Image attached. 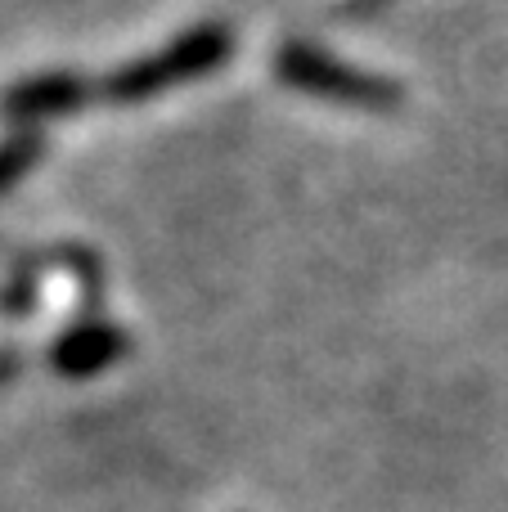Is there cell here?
Listing matches in <instances>:
<instances>
[{
    "instance_id": "obj_1",
    "label": "cell",
    "mask_w": 508,
    "mask_h": 512,
    "mask_svg": "<svg viewBox=\"0 0 508 512\" xmlns=\"http://www.w3.org/2000/svg\"><path fill=\"white\" fill-rule=\"evenodd\" d=\"M234 50V32L225 23H198L185 36H176L171 45H162L149 59L126 63L122 72L104 81V99L108 104H144V99H158L162 90L198 81L207 72L225 68Z\"/></svg>"
},
{
    "instance_id": "obj_2",
    "label": "cell",
    "mask_w": 508,
    "mask_h": 512,
    "mask_svg": "<svg viewBox=\"0 0 508 512\" xmlns=\"http://www.w3.org/2000/svg\"><path fill=\"white\" fill-rule=\"evenodd\" d=\"M275 72L284 86L315 99H329V104H342V108H365V113L401 108V86L396 81L351 68V63L333 59L324 45H311V41H288L275 54Z\"/></svg>"
},
{
    "instance_id": "obj_3",
    "label": "cell",
    "mask_w": 508,
    "mask_h": 512,
    "mask_svg": "<svg viewBox=\"0 0 508 512\" xmlns=\"http://www.w3.org/2000/svg\"><path fill=\"white\" fill-rule=\"evenodd\" d=\"M95 99V86H90L81 72H41V77L14 81L0 99V113L9 117L14 126H41L45 117H68L77 108H86Z\"/></svg>"
},
{
    "instance_id": "obj_4",
    "label": "cell",
    "mask_w": 508,
    "mask_h": 512,
    "mask_svg": "<svg viewBox=\"0 0 508 512\" xmlns=\"http://www.w3.org/2000/svg\"><path fill=\"white\" fill-rule=\"evenodd\" d=\"M131 351L122 328L104 324V319H90V324H77L72 333H63L50 351V364L63 373V378H90V373H104L108 364H117Z\"/></svg>"
},
{
    "instance_id": "obj_5",
    "label": "cell",
    "mask_w": 508,
    "mask_h": 512,
    "mask_svg": "<svg viewBox=\"0 0 508 512\" xmlns=\"http://www.w3.org/2000/svg\"><path fill=\"white\" fill-rule=\"evenodd\" d=\"M41 153H45L41 126H14V131L0 140V194H5L9 185H18V180L41 162Z\"/></svg>"
},
{
    "instance_id": "obj_6",
    "label": "cell",
    "mask_w": 508,
    "mask_h": 512,
    "mask_svg": "<svg viewBox=\"0 0 508 512\" xmlns=\"http://www.w3.org/2000/svg\"><path fill=\"white\" fill-rule=\"evenodd\" d=\"M32 301H36L32 274H18V279L0 292V310H5V315H27V306H32Z\"/></svg>"
},
{
    "instance_id": "obj_7",
    "label": "cell",
    "mask_w": 508,
    "mask_h": 512,
    "mask_svg": "<svg viewBox=\"0 0 508 512\" xmlns=\"http://www.w3.org/2000/svg\"><path fill=\"white\" fill-rule=\"evenodd\" d=\"M369 5H378V0H369Z\"/></svg>"
}]
</instances>
